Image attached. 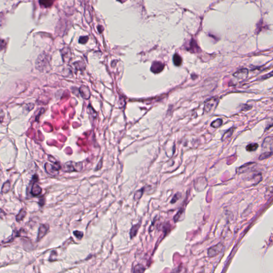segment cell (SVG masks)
<instances>
[{"label":"cell","instance_id":"cell-1","mask_svg":"<svg viewBox=\"0 0 273 273\" xmlns=\"http://www.w3.org/2000/svg\"><path fill=\"white\" fill-rule=\"evenodd\" d=\"M49 65L48 60L47 59V57L45 55H39V57L37 59L36 65V68L39 69L40 71H43V69H46L48 67V65Z\"/></svg>","mask_w":273,"mask_h":273},{"label":"cell","instance_id":"cell-2","mask_svg":"<svg viewBox=\"0 0 273 273\" xmlns=\"http://www.w3.org/2000/svg\"><path fill=\"white\" fill-rule=\"evenodd\" d=\"M263 153H273V138L272 137H267L263 140Z\"/></svg>","mask_w":273,"mask_h":273},{"label":"cell","instance_id":"cell-3","mask_svg":"<svg viewBox=\"0 0 273 273\" xmlns=\"http://www.w3.org/2000/svg\"><path fill=\"white\" fill-rule=\"evenodd\" d=\"M218 101L217 99L213 98L206 101L205 104L204 110L206 112L209 113L212 110L214 109L218 105Z\"/></svg>","mask_w":273,"mask_h":273},{"label":"cell","instance_id":"cell-4","mask_svg":"<svg viewBox=\"0 0 273 273\" xmlns=\"http://www.w3.org/2000/svg\"><path fill=\"white\" fill-rule=\"evenodd\" d=\"M222 247H223L222 244L221 243H219L210 248L208 250V252L209 257H213L217 256L220 252Z\"/></svg>","mask_w":273,"mask_h":273},{"label":"cell","instance_id":"cell-5","mask_svg":"<svg viewBox=\"0 0 273 273\" xmlns=\"http://www.w3.org/2000/svg\"><path fill=\"white\" fill-rule=\"evenodd\" d=\"M78 163H75L74 162H69L66 163L65 164L64 168L65 169V172H73V171H78V169L80 170L82 169V168H79V167H75V166H78L81 164H78Z\"/></svg>","mask_w":273,"mask_h":273},{"label":"cell","instance_id":"cell-6","mask_svg":"<svg viewBox=\"0 0 273 273\" xmlns=\"http://www.w3.org/2000/svg\"><path fill=\"white\" fill-rule=\"evenodd\" d=\"M233 75L237 79L244 80L247 78L248 76V70L246 68L241 69L235 72Z\"/></svg>","mask_w":273,"mask_h":273},{"label":"cell","instance_id":"cell-7","mask_svg":"<svg viewBox=\"0 0 273 273\" xmlns=\"http://www.w3.org/2000/svg\"><path fill=\"white\" fill-rule=\"evenodd\" d=\"M49 225L48 224H41L39 227L37 236V241L41 240L43 237L46 235L49 230Z\"/></svg>","mask_w":273,"mask_h":273},{"label":"cell","instance_id":"cell-8","mask_svg":"<svg viewBox=\"0 0 273 273\" xmlns=\"http://www.w3.org/2000/svg\"><path fill=\"white\" fill-rule=\"evenodd\" d=\"M164 67V65L161 62H154L151 67V71L154 73H159L162 71Z\"/></svg>","mask_w":273,"mask_h":273},{"label":"cell","instance_id":"cell-9","mask_svg":"<svg viewBox=\"0 0 273 273\" xmlns=\"http://www.w3.org/2000/svg\"><path fill=\"white\" fill-rule=\"evenodd\" d=\"M79 91L82 97L83 98L85 99H88L90 97V91L87 87L82 85L80 88Z\"/></svg>","mask_w":273,"mask_h":273},{"label":"cell","instance_id":"cell-10","mask_svg":"<svg viewBox=\"0 0 273 273\" xmlns=\"http://www.w3.org/2000/svg\"><path fill=\"white\" fill-rule=\"evenodd\" d=\"M61 52H62V56L64 59V61H66V60L69 61V59L71 57V55H69V52H71V51L69 48L68 49V48H64L61 51Z\"/></svg>","mask_w":273,"mask_h":273},{"label":"cell","instance_id":"cell-11","mask_svg":"<svg viewBox=\"0 0 273 273\" xmlns=\"http://www.w3.org/2000/svg\"><path fill=\"white\" fill-rule=\"evenodd\" d=\"M41 192H42V189L37 185L34 184L33 186L32 191H31V193L32 194V195L37 196V195H39Z\"/></svg>","mask_w":273,"mask_h":273},{"label":"cell","instance_id":"cell-12","mask_svg":"<svg viewBox=\"0 0 273 273\" xmlns=\"http://www.w3.org/2000/svg\"><path fill=\"white\" fill-rule=\"evenodd\" d=\"M139 227H140V224H139L134 225L133 227H132L130 233V236H131V238H133V237L136 236Z\"/></svg>","mask_w":273,"mask_h":273},{"label":"cell","instance_id":"cell-13","mask_svg":"<svg viewBox=\"0 0 273 273\" xmlns=\"http://www.w3.org/2000/svg\"><path fill=\"white\" fill-rule=\"evenodd\" d=\"M145 268L141 264L137 265L133 269V273H144Z\"/></svg>","mask_w":273,"mask_h":273},{"label":"cell","instance_id":"cell-14","mask_svg":"<svg viewBox=\"0 0 273 273\" xmlns=\"http://www.w3.org/2000/svg\"><path fill=\"white\" fill-rule=\"evenodd\" d=\"M173 62L175 65L179 66L182 64V58L178 54H175L173 56Z\"/></svg>","mask_w":273,"mask_h":273},{"label":"cell","instance_id":"cell-15","mask_svg":"<svg viewBox=\"0 0 273 273\" xmlns=\"http://www.w3.org/2000/svg\"><path fill=\"white\" fill-rule=\"evenodd\" d=\"M258 147V145L257 143H250L247 146L246 150L248 152H254L257 150Z\"/></svg>","mask_w":273,"mask_h":273},{"label":"cell","instance_id":"cell-16","mask_svg":"<svg viewBox=\"0 0 273 273\" xmlns=\"http://www.w3.org/2000/svg\"><path fill=\"white\" fill-rule=\"evenodd\" d=\"M39 4L45 8H49L52 6L53 1H39Z\"/></svg>","mask_w":273,"mask_h":273},{"label":"cell","instance_id":"cell-17","mask_svg":"<svg viewBox=\"0 0 273 273\" xmlns=\"http://www.w3.org/2000/svg\"><path fill=\"white\" fill-rule=\"evenodd\" d=\"M222 124V120L221 119H217L216 120L214 121L212 123L211 125L212 127H213L214 128H217V127H220Z\"/></svg>","mask_w":273,"mask_h":273},{"label":"cell","instance_id":"cell-18","mask_svg":"<svg viewBox=\"0 0 273 273\" xmlns=\"http://www.w3.org/2000/svg\"><path fill=\"white\" fill-rule=\"evenodd\" d=\"M26 212L24 210H22L17 215L16 220L17 221H20L22 220L24 217L26 215Z\"/></svg>","mask_w":273,"mask_h":273},{"label":"cell","instance_id":"cell-19","mask_svg":"<svg viewBox=\"0 0 273 273\" xmlns=\"http://www.w3.org/2000/svg\"><path fill=\"white\" fill-rule=\"evenodd\" d=\"M273 154V153H263L262 154L260 155L259 157V159L260 160L266 159L270 157Z\"/></svg>","mask_w":273,"mask_h":273},{"label":"cell","instance_id":"cell-20","mask_svg":"<svg viewBox=\"0 0 273 273\" xmlns=\"http://www.w3.org/2000/svg\"><path fill=\"white\" fill-rule=\"evenodd\" d=\"M233 132V129H231L228 130L227 132H226V133H224V136L222 138V140H224V139H227L228 138H229L231 136Z\"/></svg>","mask_w":273,"mask_h":273},{"label":"cell","instance_id":"cell-21","mask_svg":"<svg viewBox=\"0 0 273 273\" xmlns=\"http://www.w3.org/2000/svg\"><path fill=\"white\" fill-rule=\"evenodd\" d=\"M89 40V37L88 36H81L79 39L78 42L81 44H85Z\"/></svg>","mask_w":273,"mask_h":273},{"label":"cell","instance_id":"cell-22","mask_svg":"<svg viewBox=\"0 0 273 273\" xmlns=\"http://www.w3.org/2000/svg\"><path fill=\"white\" fill-rule=\"evenodd\" d=\"M183 212H184V210L181 209L179 210V211H178V212L176 214V215H175V217H174V220H175V222H177V221H178L179 220V219L180 218V216L182 215Z\"/></svg>","mask_w":273,"mask_h":273},{"label":"cell","instance_id":"cell-23","mask_svg":"<svg viewBox=\"0 0 273 273\" xmlns=\"http://www.w3.org/2000/svg\"><path fill=\"white\" fill-rule=\"evenodd\" d=\"M74 235H75L76 237H77L78 239H81L82 238L83 236V232L80 231H74Z\"/></svg>","mask_w":273,"mask_h":273},{"label":"cell","instance_id":"cell-24","mask_svg":"<svg viewBox=\"0 0 273 273\" xmlns=\"http://www.w3.org/2000/svg\"><path fill=\"white\" fill-rule=\"evenodd\" d=\"M180 196H180V193H177V194H176V195L174 196V197H173L172 201H171V203H175L177 201V200H179V198L180 197Z\"/></svg>","mask_w":273,"mask_h":273},{"label":"cell","instance_id":"cell-25","mask_svg":"<svg viewBox=\"0 0 273 273\" xmlns=\"http://www.w3.org/2000/svg\"><path fill=\"white\" fill-rule=\"evenodd\" d=\"M184 269L182 267H179L178 268H176L171 273H184Z\"/></svg>","mask_w":273,"mask_h":273},{"label":"cell","instance_id":"cell-26","mask_svg":"<svg viewBox=\"0 0 273 273\" xmlns=\"http://www.w3.org/2000/svg\"><path fill=\"white\" fill-rule=\"evenodd\" d=\"M273 76V72L270 73V74H266V75H264L263 76V79H266V78H270V77H272Z\"/></svg>","mask_w":273,"mask_h":273},{"label":"cell","instance_id":"cell-27","mask_svg":"<svg viewBox=\"0 0 273 273\" xmlns=\"http://www.w3.org/2000/svg\"><path fill=\"white\" fill-rule=\"evenodd\" d=\"M98 30H99V32L101 33V32H102V30H101V29H103V27H102V26H99L98 27Z\"/></svg>","mask_w":273,"mask_h":273}]
</instances>
